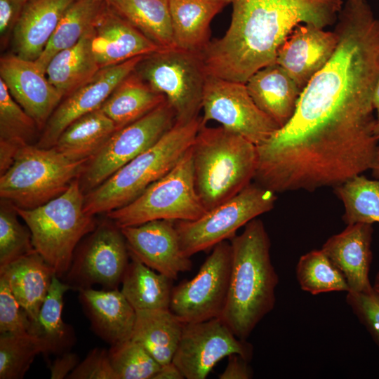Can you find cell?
<instances>
[{"label": "cell", "mask_w": 379, "mask_h": 379, "mask_svg": "<svg viewBox=\"0 0 379 379\" xmlns=\"http://www.w3.org/2000/svg\"><path fill=\"white\" fill-rule=\"evenodd\" d=\"M245 84L255 105L279 128L291 119L302 89L281 66L277 62L267 65Z\"/></svg>", "instance_id": "cb8c5ba5"}, {"label": "cell", "mask_w": 379, "mask_h": 379, "mask_svg": "<svg viewBox=\"0 0 379 379\" xmlns=\"http://www.w3.org/2000/svg\"><path fill=\"white\" fill-rule=\"evenodd\" d=\"M143 56L100 69L88 81L64 98L48 120L35 145L41 148L53 147L71 123L100 108L118 84L134 71Z\"/></svg>", "instance_id": "2e32d148"}, {"label": "cell", "mask_w": 379, "mask_h": 379, "mask_svg": "<svg viewBox=\"0 0 379 379\" xmlns=\"http://www.w3.org/2000/svg\"><path fill=\"white\" fill-rule=\"evenodd\" d=\"M184 376L178 368V366L173 362L168 363L164 365H161L159 370L154 375L153 379H184Z\"/></svg>", "instance_id": "7dc6e473"}, {"label": "cell", "mask_w": 379, "mask_h": 379, "mask_svg": "<svg viewBox=\"0 0 379 379\" xmlns=\"http://www.w3.org/2000/svg\"><path fill=\"white\" fill-rule=\"evenodd\" d=\"M340 233L329 237L322 251L345 276L350 291L368 292L373 289L368 274L373 258L372 224L347 225Z\"/></svg>", "instance_id": "44dd1931"}, {"label": "cell", "mask_w": 379, "mask_h": 379, "mask_svg": "<svg viewBox=\"0 0 379 379\" xmlns=\"http://www.w3.org/2000/svg\"><path fill=\"white\" fill-rule=\"evenodd\" d=\"M89 32L91 51L100 69L163 49L107 3Z\"/></svg>", "instance_id": "ffe728a7"}, {"label": "cell", "mask_w": 379, "mask_h": 379, "mask_svg": "<svg viewBox=\"0 0 379 379\" xmlns=\"http://www.w3.org/2000/svg\"><path fill=\"white\" fill-rule=\"evenodd\" d=\"M345 0H231L230 27L201 53L208 75L246 83L276 62L277 51L300 24L325 29L336 22Z\"/></svg>", "instance_id": "7a4b0ae2"}, {"label": "cell", "mask_w": 379, "mask_h": 379, "mask_svg": "<svg viewBox=\"0 0 379 379\" xmlns=\"http://www.w3.org/2000/svg\"><path fill=\"white\" fill-rule=\"evenodd\" d=\"M10 288L32 324L37 321L41 305L55 274L36 251L0 267Z\"/></svg>", "instance_id": "484cf974"}, {"label": "cell", "mask_w": 379, "mask_h": 379, "mask_svg": "<svg viewBox=\"0 0 379 379\" xmlns=\"http://www.w3.org/2000/svg\"><path fill=\"white\" fill-rule=\"evenodd\" d=\"M373 287L377 292L379 293V272L375 275Z\"/></svg>", "instance_id": "f907efd6"}, {"label": "cell", "mask_w": 379, "mask_h": 379, "mask_svg": "<svg viewBox=\"0 0 379 379\" xmlns=\"http://www.w3.org/2000/svg\"><path fill=\"white\" fill-rule=\"evenodd\" d=\"M32 321L13 294L5 276L0 274V333H29Z\"/></svg>", "instance_id": "60d3db41"}, {"label": "cell", "mask_w": 379, "mask_h": 379, "mask_svg": "<svg viewBox=\"0 0 379 379\" xmlns=\"http://www.w3.org/2000/svg\"><path fill=\"white\" fill-rule=\"evenodd\" d=\"M175 122V112L166 101L135 121L116 131L88 161L79 177L84 194L154 145Z\"/></svg>", "instance_id": "8fae6325"}, {"label": "cell", "mask_w": 379, "mask_h": 379, "mask_svg": "<svg viewBox=\"0 0 379 379\" xmlns=\"http://www.w3.org/2000/svg\"><path fill=\"white\" fill-rule=\"evenodd\" d=\"M346 302L379 347V293L349 291Z\"/></svg>", "instance_id": "b9f144b4"}, {"label": "cell", "mask_w": 379, "mask_h": 379, "mask_svg": "<svg viewBox=\"0 0 379 379\" xmlns=\"http://www.w3.org/2000/svg\"><path fill=\"white\" fill-rule=\"evenodd\" d=\"M184 324L169 309L138 310L131 339L164 365L173 360Z\"/></svg>", "instance_id": "4316f807"}, {"label": "cell", "mask_w": 379, "mask_h": 379, "mask_svg": "<svg viewBox=\"0 0 379 379\" xmlns=\"http://www.w3.org/2000/svg\"><path fill=\"white\" fill-rule=\"evenodd\" d=\"M201 109V125L215 121L256 146L279 128L255 105L242 82L208 75Z\"/></svg>", "instance_id": "4fadbf2b"}, {"label": "cell", "mask_w": 379, "mask_h": 379, "mask_svg": "<svg viewBox=\"0 0 379 379\" xmlns=\"http://www.w3.org/2000/svg\"><path fill=\"white\" fill-rule=\"evenodd\" d=\"M89 159H72L54 147L24 146L1 174V199L24 209L41 206L65 192Z\"/></svg>", "instance_id": "52a82bcc"}, {"label": "cell", "mask_w": 379, "mask_h": 379, "mask_svg": "<svg viewBox=\"0 0 379 379\" xmlns=\"http://www.w3.org/2000/svg\"><path fill=\"white\" fill-rule=\"evenodd\" d=\"M90 30L71 48L55 54L46 74L63 98L88 81L100 68L91 47Z\"/></svg>", "instance_id": "4dcf8cb0"}, {"label": "cell", "mask_w": 379, "mask_h": 379, "mask_svg": "<svg viewBox=\"0 0 379 379\" xmlns=\"http://www.w3.org/2000/svg\"><path fill=\"white\" fill-rule=\"evenodd\" d=\"M116 131L113 121L99 108L71 123L53 147L74 159H91Z\"/></svg>", "instance_id": "1f68e13d"}, {"label": "cell", "mask_w": 379, "mask_h": 379, "mask_svg": "<svg viewBox=\"0 0 379 379\" xmlns=\"http://www.w3.org/2000/svg\"><path fill=\"white\" fill-rule=\"evenodd\" d=\"M134 72L165 96L176 121L199 117L208 76L201 53L177 47L161 49L143 56Z\"/></svg>", "instance_id": "9c48e42d"}, {"label": "cell", "mask_w": 379, "mask_h": 379, "mask_svg": "<svg viewBox=\"0 0 379 379\" xmlns=\"http://www.w3.org/2000/svg\"><path fill=\"white\" fill-rule=\"evenodd\" d=\"M14 206L1 199L0 208V267L35 251L31 232L22 225Z\"/></svg>", "instance_id": "ab89813d"}, {"label": "cell", "mask_w": 379, "mask_h": 379, "mask_svg": "<svg viewBox=\"0 0 379 379\" xmlns=\"http://www.w3.org/2000/svg\"><path fill=\"white\" fill-rule=\"evenodd\" d=\"M0 79L18 104L43 130L54 110L63 99L45 72L34 60L13 54L0 59Z\"/></svg>", "instance_id": "ac0fdd59"}, {"label": "cell", "mask_w": 379, "mask_h": 379, "mask_svg": "<svg viewBox=\"0 0 379 379\" xmlns=\"http://www.w3.org/2000/svg\"><path fill=\"white\" fill-rule=\"evenodd\" d=\"M334 30V53L308 82L278 144L317 168L352 164L374 153L373 95L379 80V18L367 0H345Z\"/></svg>", "instance_id": "6da1fadb"}, {"label": "cell", "mask_w": 379, "mask_h": 379, "mask_svg": "<svg viewBox=\"0 0 379 379\" xmlns=\"http://www.w3.org/2000/svg\"><path fill=\"white\" fill-rule=\"evenodd\" d=\"M175 222L156 220L121 228L129 253L173 280L192 267L190 258L181 249Z\"/></svg>", "instance_id": "e0dca14e"}, {"label": "cell", "mask_w": 379, "mask_h": 379, "mask_svg": "<svg viewBox=\"0 0 379 379\" xmlns=\"http://www.w3.org/2000/svg\"><path fill=\"white\" fill-rule=\"evenodd\" d=\"M191 150L196 190L206 211L238 194L255 178L256 145L222 126L201 124Z\"/></svg>", "instance_id": "277c9868"}, {"label": "cell", "mask_w": 379, "mask_h": 379, "mask_svg": "<svg viewBox=\"0 0 379 379\" xmlns=\"http://www.w3.org/2000/svg\"><path fill=\"white\" fill-rule=\"evenodd\" d=\"M106 2L97 0H75L66 10L48 43L34 60L46 73L47 65L58 53L77 44L93 27Z\"/></svg>", "instance_id": "836d02e7"}, {"label": "cell", "mask_w": 379, "mask_h": 379, "mask_svg": "<svg viewBox=\"0 0 379 379\" xmlns=\"http://www.w3.org/2000/svg\"><path fill=\"white\" fill-rule=\"evenodd\" d=\"M121 291L138 310H168L173 279L145 265L130 254Z\"/></svg>", "instance_id": "f1b7e54d"}, {"label": "cell", "mask_w": 379, "mask_h": 379, "mask_svg": "<svg viewBox=\"0 0 379 379\" xmlns=\"http://www.w3.org/2000/svg\"><path fill=\"white\" fill-rule=\"evenodd\" d=\"M84 199L77 178L65 192L41 206H14L31 232L35 251L59 278L67 272L79 241L96 227L93 215L84 210Z\"/></svg>", "instance_id": "8992f818"}, {"label": "cell", "mask_w": 379, "mask_h": 379, "mask_svg": "<svg viewBox=\"0 0 379 379\" xmlns=\"http://www.w3.org/2000/svg\"><path fill=\"white\" fill-rule=\"evenodd\" d=\"M166 99L134 71L114 88L100 109L119 130L154 110Z\"/></svg>", "instance_id": "83f0119b"}, {"label": "cell", "mask_w": 379, "mask_h": 379, "mask_svg": "<svg viewBox=\"0 0 379 379\" xmlns=\"http://www.w3.org/2000/svg\"><path fill=\"white\" fill-rule=\"evenodd\" d=\"M249 361L237 354L228 357L227 364L224 371L218 375L219 379H250L253 371Z\"/></svg>", "instance_id": "f6af8a7d"}, {"label": "cell", "mask_w": 379, "mask_h": 379, "mask_svg": "<svg viewBox=\"0 0 379 379\" xmlns=\"http://www.w3.org/2000/svg\"><path fill=\"white\" fill-rule=\"evenodd\" d=\"M338 36L335 30L312 24L298 25L279 47L276 62L302 89L328 62L335 52Z\"/></svg>", "instance_id": "d6986e66"}, {"label": "cell", "mask_w": 379, "mask_h": 379, "mask_svg": "<svg viewBox=\"0 0 379 379\" xmlns=\"http://www.w3.org/2000/svg\"><path fill=\"white\" fill-rule=\"evenodd\" d=\"M117 379H153L161 365L138 342L130 339L108 350Z\"/></svg>", "instance_id": "f35d334b"}, {"label": "cell", "mask_w": 379, "mask_h": 379, "mask_svg": "<svg viewBox=\"0 0 379 379\" xmlns=\"http://www.w3.org/2000/svg\"><path fill=\"white\" fill-rule=\"evenodd\" d=\"M295 272L301 289L312 295L350 291L345 276L322 249L312 250L302 255L297 263Z\"/></svg>", "instance_id": "8d00e7d4"}, {"label": "cell", "mask_w": 379, "mask_h": 379, "mask_svg": "<svg viewBox=\"0 0 379 379\" xmlns=\"http://www.w3.org/2000/svg\"><path fill=\"white\" fill-rule=\"evenodd\" d=\"M334 192L344 205L345 224L379 223V179L358 175L335 187Z\"/></svg>", "instance_id": "d590c367"}, {"label": "cell", "mask_w": 379, "mask_h": 379, "mask_svg": "<svg viewBox=\"0 0 379 379\" xmlns=\"http://www.w3.org/2000/svg\"><path fill=\"white\" fill-rule=\"evenodd\" d=\"M231 1V0H230Z\"/></svg>", "instance_id": "f5cc1de1"}, {"label": "cell", "mask_w": 379, "mask_h": 379, "mask_svg": "<svg viewBox=\"0 0 379 379\" xmlns=\"http://www.w3.org/2000/svg\"><path fill=\"white\" fill-rule=\"evenodd\" d=\"M97 1H105L106 0H97Z\"/></svg>", "instance_id": "816d5d0a"}, {"label": "cell", "mask_w": 379, "mask_h": 379, "mask_svg": "<svg viewBox=\"0 0 379 379\" xmlns=\"http://www.w3.org/2000/svg\"><path fill=\"white\" fill-rule=\"evenodd\" d=\"M70 379H117L108 350L95 348L67 377Z\"/></svg>", "instance_id": "7bdbcfd3"}, {"label": "cell", "mask_w": 379, "mask_h": 379, "mask_svg": "<svg viewBox=\"0 0 379 379\" xmlns=\"http://www.w3.org/2000/svg\"><path fill=\"white\" fill-rule=\"evenodd\" d=\"M92 329L110 345L131 339L136 311L118 288L78 291Z\"/></svg>", "instance_id": "7402d4cb"}, {"label": "cell", "mask_w": 379, "mask_h": 379, "mask_svg": "<svg viewBox=\"0 0 379 379\" xmlns=\"http://www.w3.org/2000/svg\"><path fill=\"white\" fill-rule=\"evenodd\" d=\"M230 0H168L177 48L201 53L211 43L210 25Z\"/></svg>", "instance_id": "d4e9b609"}, {"label": "cell", "mask_w": 379, "mask_h": 379, "mask_svg": "<svg viewBox=\"0 0 379 379\" xmlns=\"http://www.w3.org/2000/svg\"><path fill=\"white\" fill-rule=\"evenodd\" d=\"M373 107L375 113V133L379 142V80L373 91Z\"/></svg>", "instance_id": "c3c4849f"}, {"label": "cell", "mask_w": 379, "mask_h": 379, "mask_svg": "<svg viewBox=\"0 0 379 379\" xmlns=\"http://www.w3.org/2000/svg\"><path fill=\"white\" fill-rule=\"evenodd\" d=\"M276 193L255 182L191 221H175L181 249L187 256L210 251L232 239L237 230L259 215L270 211Z\"/></svg>", "instance_id": "30bf717a"}, {"label": "cell", "mask_w": 379, "mask_h": 379, "mask_svg": "<svg viewBox=\"0 0 379 379\" xmlns=\"http://www.w3.org/2000/svg\"><path fill=\"white\" fill-rule=\"evenodd\" d=\"M200 126V117L176 121L154 145L86 193L85 211L93 216L107 213L133 201L174 167L192 146Z\"/></svg>", "instance_id": "5b68a950"}, {"label": "cell", "mask_w": 379, "mask_h": 379, "mask_svg": "<svg viewBox=\"0 0 379 379\" xmlns=\"http://www.w3.org/2000/svg\"><path fill=\"white\" fill-rule=\"evenodd\" d=\"M69 289H72L71 287L60 281L59 277L55 274L40 309L37 321L31 325L29 333L38 336L44 341L46 354H62L70 351L75 343L72 328L63 322L62 319L63 296Z\"/></svg>", "instance_id": "d6a6232c"}, {"label": "cell", "mask_w": 379, "mask_h": 379, "mask_svg": "<svg viewBox=\"0 0 379 379\" xmlns=\"http://www.w3.org/2000/svg\"><path fill=\"white\" fill-rule=\"evenodd\" d=\"M206 212L195 187L190 147L166 174L133 201L106 215L123 228L156 220L191 221Z\"/></svg>", "instance_id": "ba28073f"}, {"label": "cell", "mask_w": 379, "mask_h": 379, "mask_svg": "<svg viewBox=\"0 0 379 379\" xmlns=\"http://www.w3.org/2000/svg\"><path fill=\"white\" fill-rule=\"evenodd\" d=\"M130 253L121 228L111 220L100 224L91 232L62 277L72 289L101 285L115 289L121 284L129 263Z\"/></svg>", "instance_id": "5bb4252c"}, {"label": "cell", "mask_w": 379, "mask_h": 379, "mask_svg": "<svg viewBox=\"0 0 379 379\" xmlns=\"http://www.w3.org/2000/svg\"><path fill=\"white\" fill-rule=\"evenodd\" d=\"M231 262L230 242L215 245L195 277L173 287L169 310L184 323L220 317L227 301Z\"/></svg>", "instance_id": "7c38bea8"}, {"label": "cell", "mask_w": 379, "mask_h": 379, "mask_svg": "<svg viewBox=\"0 0 379 379\" xmlns=\"http://www.w3.org/2000/svg\"><path fill=\"white\" fill-rule=\"evenodd\" d=\"M79 364V357L76 353L66 352L58 355L50 367L51 379H62Z\"/></svg>", "instance_id": "bcb514c9"}, {"label": "cell", "mask_w": 379, "mask_h": 379, "mask_svg": "<svg viewBox=\"0 0 379 379\" xmlns=\"http://www.w3.org/2000/svg\"><path fill=\"white\" fill-rule=\"evenodd\" d=\"M105 2L161 48L176 47L168 0H106Z\"/></svg>", "instance_id": "f546056e"}, {"label": "cell", "mask_w": 379, "mask_h": 379, "mask_svg": "<svg viewBox=\"0 0 379 379\" xmlns=\"http://www.w3.org/2000/svg\"><path fill=\"white\" fill-rule=\"evenodd\" d=\"M237 354L250 361L253 346L237 338L220 318L185 323L172 361L186 379H205L225 357Z\"/></svg>", "instance_id": "9a60e30c"}, {"label": "cell", "mask_w": 379, "mask_h": 379, "mask_svg": "<svg viewBox=\"0 0 379 379\" xmlns=\"http://www.w3.org/2000/svg\"><path fill=\"white\" fill-rule=\"evenodd\" d=\"M230 242V284L219 318L237 338L246 340L274 309L279 277L271 261L270 239L261 220L250 221Z\"/></svg>", "instance_id": "3957f363"}, {"label": "cell", "mask_w": 379, "mask_h": 379, "mask_svg": "<svg viewBox=\"0 0 379 379\" xmlns=\"http://www.w3.org/2000/svg\"><path fill=\"white\" fill-rule=\"evenodd\" d=\"M75 0H28L13 31V53L36 60L68 7Z\"/></svg>", "instance_id": "603a6c76"}, {"label": "cell", "mask_w": 379, "mask_h": 379, "mask_svg": "<svg viewBox=\"0 0 379 379\" xmlns=\"http://www.w3.org/2000/svg\"><path fill=\"white\" fill-rule=\"evenodd\" d=\"M35 121L16 102L0 79V175L12 164L18 150L32 145Z\"/></svg>", "instance_id": "e575fe53"}, {"label": "cell", "mask_w": 379, "mask_h": 379, "mask_svg": "<svg viewBox=\"0 0 379 379\" xmlns=\"http://www.w3.org/2000/svg\"><path fill=\"white\" fill-rule=\"evenodd\" d=\"M28 0H0V44L1 49L11 40L15 27Z\"/></svg>", "instance_id": "ee69618b"}, {"label": "cell", "mask_w": 379, "mask_h": 379, "mask_svg": "<svg viewBox=\"0 0 379 379\" xmlns=\"http://www.w3.org/2000/svg\"><path fill=\"white\" fill-rule=\"evenodd\" d=\"M46 354L44 341L31 333H1L0 379L22 378L35 357Z\"/></svg>", "instance_id": "74e56055"}, {"label": "cell", "mask_w": 379, "mask_h": 379, "mask_svg": "<svg viewBox=\"0 0 379 379\" xmlns=\"http://www.w3.org/2000/svg\"><path fill=\"white\" fill-rule=\"evenodd\" d=\"M371 170L374 178L379 179V145L378 146Z\"/></svg>", "instance_id": "681fc988"}]
</instances>
